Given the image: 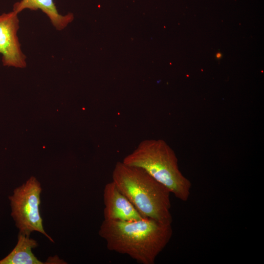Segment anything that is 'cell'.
<instances>
[{
    "label": "cell",
    "mask_w": 264,
    "mask_h": 264,
    "mask_svg": "<svg viewBox=\"0 0 264 264\" xmlns=\"http://www.w3.org/2000/svg\"><path fill=\"white\" fill-rule=\"evenodd\" d=\"M222 57V54L220 53V52H218V53H217L216 54V58L218 59H220L221 57Z\"/></svg>",
    "instance_id": "9"
},
{
    "label": "cell",
    "mask_w": 264,
    "mask_h": 264,
    "mask_svg": "<svg viewBox=\"0 0 264 264\" xmlns=\"http://www.w3.org/2000/svg\"><path fill=\"white\" fill-rule=\"evenodd\" d=\"M99 235L107 248L126 254L142 264H154L170 241L172 224L149 218L131 221L104 220Z\"/></svg>",
    "instance_id": "1"
},
{
    "label": "cell",
    "mask_w": 264,
    "mask_h": 264,
    "mask_svg": "<svg viewBox=\"0 0 264 264\" xmlns=\"http://www.w3.org/2000/svg\"><path fill=\"white\" fill-rule=\"evenodd\" d=\"M18 14L12 10L0 15V54L4 66L22 68L26 66V57L21 49L17 35Z\"/></svg>",
    "instance_id": "5"
},
{
    "label": "cell",
    "mask_w": 264,
    "mask_h": 264,
    "mask_svg": "<svg viewBox=\"0 0 264 264\" xmlns=\"http://www.w3.org/2000/svg\"><path fill=\"white\" fill-rule=\"evenodd\" d=\"M122 162L143 169L179 200H188L191 183L179 170L175 153L164 140H143Z\"/></svg>",
    "instance_id": "3"
},
{
    "label": "cell",
    "mask_w": 264,
    "mask_h": 264,
    "mask_svg": "<svg viewBox=\"0 0 264 264\" xmlns=\"http://www.w3.org/2000/svg\"><path fill=\"white\" fill-rule=\"evenodd\" d=\"M38 246L37 242L29 235L19 233L18 240L13 250L6 257L0 260V264H42L32 252Z\"/></svg>",
    "instance_id": "8"
},
{
    "label": "cell",
    "mask_w": 264,
    "mask_h": 264,
    "mask_svg": "<svg viewBox=\"0 0 264 264\" xmlns=\"http://www.w3.org/2000/svg\"><path fill=\"white\" fill-rule=\"evenodd\" d=\"M41 191V184L34 176L16 188L13 194L9 197L11 216L20 233L30 235L31 232L38 231L53 242L43 228V220L40 214Z\"/></svg>",
    "instance_id": "4"
},
{
    "label": "cell",
    "mask_w": 264,
    "mask_h": 264,
    "mask_svg": "<svg viewBox=\"0 0 264 264\" xmlns=\"http://www.w3.org/2000/svg\"><path fill=\"white\" fill-rule=\"evenodd\" d=\"M24 9L43 11L49 19L52 24L57 30L64 29L73 19V15L60 14L53 0H21L13 5V11L19 14Z\"/></svg>",
    "instance_id": "7"
},
{
    "label": "cell",
    "mask_w": 264,
    "mask_h": 264,
    "mask_svg": "<svg viewBox=\"0 0 264 264\" xmlns=\"http://www.w3.org/2000/svg\"><path fill=\"white\" fill-rule=\"evenodd\" d=\"M103 197L104 220L131 221L145 218L113 181L106 184Z\"/></svg>",
    "instance_id": "6"
},
{
    "label": "cell",
    "mask_w": 264,
    "mask_h": 264,
    "mask_svg": "<svg viewBox=\"0 0 264 264\" xmlns=\"http://www.w3.org/2000/svg\"><path fill=\"white\" fill-rule=\"evenodd\" d=\"M112 181L145 218L164 224H172L171 192L143 169L116 163Z\"/></svg>",
    "instance_id": "2"
}]
</instances>
